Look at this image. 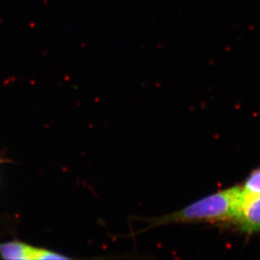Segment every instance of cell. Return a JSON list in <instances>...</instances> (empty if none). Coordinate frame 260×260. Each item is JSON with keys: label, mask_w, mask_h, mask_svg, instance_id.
<instances>
[{"label": "cell", "mask_w": 260, "mask_h": 260, "mask_svg": "<svg viewBox=\"0 0 260 260\" xmlns=\"http://www.w3.org/2000/svg\"><path fill=\"white\" fill-rule=\"evenodd\" d=\"M47 251L19 242L0 244V254L5 259H45Z\"/></svg>", "instance_id": "cell-3"}, {"label": "cell", "mask_w": 260, "mask_h": 260, "mask_svg": "<svg viewBox=\"0 0 260 260\" xmlns=\"http://www.w3.org/2000/svg\"><path fill=\"white\" fill-rule=\"evenodd\" d=\"M241 188L243 198L260 197V168L249 174Z\"/></svg>", "instance_id": "cell-4"}, {"label": "cell", "mask_w": 260, "mask_h": 260, "mask_svg": "<svg viewBox=\"0 0 260 260\" xmlns=\"http://www.w3.org/2000/svg\"><path fill=\"white\" fill-rule=\"evenodd\" d=\"M231 223L247 235L260 232V197L243 198Z\"/></svg>", "instance_id": "cell-2"}, {"label": "cell", "mask_w": 260, "mask_h": 260, "mask_svg": "<svg viewBox=\"0 0 260 260\" xmlns=\"http://www.w3.org/2000/svg\"><path fill=\"white\" fill-rule=\"evenodd\" d=\"M243 199L241 186L231 187L210 194L175 212L152 219L150 221L149 226L153 228L173 223L231 222Z\"/></svg>", "instance_id": "cell-1"}]
</instances>
